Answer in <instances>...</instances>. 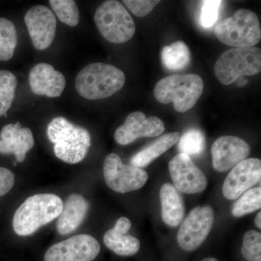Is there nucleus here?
<instances>
[{
	"mask_svg": "<svg viewBox=\"0 0 261 261\" xmlns=\"http://www.w3.org/2000/svg\"><path fill=\"white\" fill-rule=\"evenodd\" d=\"M63 200L53 194H38L28 197L15 211L13 230L19 236L33 234L39 228L59 217Z\"/></svg>",
	"mask_w": 261,
	"mask_h": 261,
	"instance_id": "nucleus-1",
	"label": "nucleus"
},
{
	"mask_svg": "<svg viewBox=\"0 0 261 261\" xmlns=\"http://www.w3.org/2000/svg\"><path fill=\"white\" fill-rule=\"evenodd\" d=\"M47 135L54 145L56 157L70 164L83 161L91 146L88 130L75 126L63 117L51 120L47 126Z\"/></svg>",
	"mask_w": 261,
	"mask_h": 261,
	"instance_id": "nucleus-2",
	"label": "nucleus"
},
{
	"mask_svg": "<svg viewBox=\"0 0 261 261\" xmlns=\"http://www.w3.org/2000/svg\"><path fill=\"white\" fill-rule=\"evenodd\" d=\"M124 73L114 65L94 63L80 70L75 79L77 92L85 99L95 100L111 97L123 88Z\"/></svg>",
	"mask_w": 261,
	"mask_h": 261,
	"instance_id": "nucleus-3",
	"label": "nucleus"
},
{
	"mask_svg": "<svg viewBox=\"0 0 261 261\" xmlns=\"http://www.w3.org/2000/svg\"><path fill=\"white\" fill-rule=\"evenodd\" d=\"M203 81L197 74H174L163 78L156 84L154 96L159 102H173L178 113L192 109L203 92Z\"/></svg>",
	"mask_w": 261,
	"mask_h": 261,
	"instance_id": "nucleus-4",
	"label": "nucleus"
},
{
	"mask_svg": "<svg viewBox=\"0 0 261 261\" xmlns=\"http://www.w3.org/2000/svg\"><path fill=\"white\" fill-rule=\"evenodd\" d=\"M220 42L233 48L254 47L260 42L261 29L255 13L240 9L232 17L223 19L215 28Z\"/></svg>",
	"mask_w": 261,
	"mask_h": 261,
	"instance_id": "nucleus-5",
	"label": "nucleus"
},
{
	"mask_svg": "<svg viewBox=\"0 0 261 261\" xmlns=\"http://www.w3.org/2000/svg\"><path fill=\"white\" fill-rule=\"evenodd\" d=\"M94 19L101 35L108 42L123 44L135 35L133 18L120 2H104L96 10Z\"/></svg>",
	"mask_w": 261,
	"mask_h": 261,
	"instance_id": "nucleus-6",
	"label": "nucleus"
},
{
	"mask_svg": "<svg viewBox=\"0 0 261 261\" xmlns=\"http://www.w3.org/2000/svg\"><path fill=\"white\" fill-rule=\"evenodd\" d=\"M215 74L224 85H229L244 75H253L261 70L260 48H232L224 51L215 65Z\"/></svg>",
	"mask_w": 261,
	"mask_h": 261,
	"instance_id": "nucleus-7",
	"label": "nucleus"
},
{
	"mask_svg": "<svg viewBox=\"0 0 261 261\" xmlns=\"http://www.w3.org/2000/svg\"><path fill=\"white\" fill-rule=\"evenodd\" d=\"M104 178L110 189L124 194L145 186L148 175L142 168L123 164L118 154L111 153L105 160Z\"/></svg>",
	"mask_w": 261,
	"mask_h": 261,
	"instance_id": "nucleus-8",
	"label": "nucleus"
},
{
	"mask_svg": "<svg viewBox=\"0 0 261 261\" xmlns=\"http://www.w3.org/2000/svg\"><path fill=\"white\" fill-rule=\"evenodd\" d=\"M214 222V211L210 205L195 207L183 221L177 233L178 245L187 252L197 250L205 242Z\"/></svg>",
	"mask_w": 261,
	"mask_h": 261,
	"instance_id": "nucleus-9",
	"label": "nucleus"
},
{
	"mask_svg": "<svg viewBox=\"0 0 261 261\" xmlns=\"http://www.w3.org/2000/svg\"><path fill=\"white\" fill-rule=\"evenodd\" d=\"M100 252L97 240L89 234H79L55 244L44 255V261H92Z\"/></svg>",
	"mask_w": 261,
	"mask_h": 261,
	"instance_id": "nucleus-10",
	"label": "nucleus"
},
{
	"mask_svg": "<svg viewBox=\"0 0 261 261\" xmlns=\"http://www.w3.org/2000/svg\"><path fill=\"white\" fill-rule=\"evenodd\" d=\"M168 167L175 188L178 191L187 194L200 193L207 186L205 175L187 154H176L170 161Z\"/></svg>",
	"mask_w": 261,
	"mask_h": 261,
	"instance_id": "nucleus-11",
	"label": "nucleus"
},
{
	"mask_svg": "<svg viewBox=\"0 0 261 261\" xmlns=\"http://www.w3.org/2000/svg\"><path fill=\"white\" fill-rule=\"evenodd\" d=\"M24 20L34 47L39 50L47 49L56 36L57 20L54 13L47 7L36 5L27 11Z\"/></svg>",
	"mask_w": 261,
	"mask_h": 261,
	"instance_id": "nucleus-12",
	"label": "nucleus"
},
{
	"mask_svg": "<svg viewBox=\"0 0 261 261\" xmlns=\"http://www.w3.org/2000/svg\"><path fill=\"white\" fill-rule=\"evenodd\" d=\"M164 130V123L159 118H147L143 113L137 111L127 116L124 123L117 128L114 137L119 145H127L141 137H158Z\"/></svg>",
	"mask_w": 261,
	"mask_h": 261,
	"instance_id": "nucleus-13",
	"label": "nucleus"
},
{
	"mask_svg": "<svg viewBox=\"0 0 261 261\" xmlns=\"http://www.w3.org/2000/svg\"><path fill=\"white\" fill-rule=\"evenodd\" d=\"M250 153V147L243 139L222 136L211 147L213 166L216 171L224 172L245 161Z\"/></svg>",
	"mask_w": 261,
	"mask_h": 261,
	"instance_id": "nucleus-14",
	"label": "nucleus"
},
{
	"mask_svg": "<svg viewBox=\"0 0 261 261\" xmlns=\"http://www.w3.org/2000/svg\"><path fill=\"white\" fill-rule=\"evenodd\" d=\"M260 160H245L233 167L226 176L223 185V195L228 200H236L260 181Z\"/></svg>",
	"mask_w": 261,
	"mask_h": 261,
	"instance_id": "nucleus-15",
	"label": "nucleus"
},
{
	"mask_svg": "<svg viewBox=\"0 0 261 261\" xmlns=\"http://www.w3.org/2000/svg\"><path fill=\"white\" fill-rule=\"evenodd\" d=\"M29 84L34 93L48 97H60L65 87V79L53 65L38 63L29 73Z\"/></svg>",
	"mask_w": 261,
	"mask_h": 261,
	"instance_id": "nucleus-16",
	"label": "nucleus"
},
{
	"mask_svg": "<svg viewBox=\"0 0 261 261\" xmlns=\"http://www.w3.org/2000/svg\"><path fill=\"white\" fill-rule=\"evenodd\" d=\"M34 145L32 130L23 128L20 122L5 125L0 132V153L13 154L18 163L25 161Z\"/></svg>",
	"mask_w": 261,
	"mask_h": 261,
	"instance_id": "nucleus-17",
	"label": "nucleus"
},
{
	"mask_svg": "<svg viewBox=\"0 0 261 261\" xmlns=\"http://www.w3.org/2000/svg\"><path fill=\"white\" fill-rule=\"evenodd\" d=\"M132 223L126 217L117 220L116 225L105 233V245L116 255L132 256L139 252L140 243L138 239L128 234Z\"/></svg>",
	"mask_w": 261,
	"mask_h": 261,
	"instance_id": "nucleus-18",
	"label": "nucleus"
},
{
	"mask_svg": "<svg viewBox=\"0 0 261 261\" xmlns=\"http://www.w3.org/2000/svg\"><path fill=\"white\" fill-rule=\"evenodd\" d=\"M89 202L80 194H73L67 199L58 217L57 230L61 235L73 232L83 222L89 210Z\"/></svg>",
	"mask_w": 261,
	"mask_h": 261,
	"instance_id": "nucleus-19",
	"label": "nucleus"
},
{
	"mask_svg": "<svg viewBox=\"0 0 261 261\" xmlns=\"http://www.w3.org/2000/svg\"><path fill=\"white\" fill-rule=\"evenodd\" d=\"M163 221L171 227L181 224L185 216V205L181 195L174 186L166 183L160 191Z\"/></svg>",
	"mask_w": 261,
	"mask_h": 261,
	"instance_id": "nucleus-20",
	"label": "nucleus"
},
{
	"mask_svg": "<svg viewBox=\"0 0 261 261\" xmlns=\"http://www.w3.org/2000/svg\"><path fill=\"white\" fill-rule=\"evenodd\" d=\"M179 137L178 132H172L161 136L152 144L135 154L130 160V165L137 168L146 167L154 160L176 145Z\"/></svg>",
	"mask_w": 261,
	"mask_h": 261,
	"instance_id": "nucleus-21",
	"label": "nucleus"
},
{
	"mask_svg": "<svg viewBox=\"0 0 261 261\" xmlns=\"http://www.w3.org/2000/svg\"><path fill=\"white\" fill-rule=\"evenodd\" d=\"M161 60L164 66L169 70H181L190 64V51L183 42H173L165 46L161 51Z\"/></svg>",
	"mask_w": 261,
	"mask_h": 261,
	"instance_id": "nucleus-22",
	"label": "nucleus"
},
{
	"mask_svg": "<svg viewBox=\"0 0 261 261\" xmlns=\"http://www.w3.org/2000/svg\"><path fill=\"white\" fill-rule=\"evenodd\" d=\"M18 43L15 24L10 20L0 18V61H8L14 55Z\"/></svg>",
	"mask_w": 261,
	"mask_h": 261,
	"instance_id": "nucleus-23",
	"label": "nucleus"
},
{
	"mask_svg": "<svg viewBox=\"0 0 261 261\" xmlns=\"http://www.w3.org/2000/svg\"><path fill=\"white\" fill-rule=\"evenodd\" d=\"M205 148V138L204 134L197 128H190L179 137L177 149L181 154L197 157L203 152Z\"/></svg>",
	"mask_w": 261,
	"mask_h": 261,
	"instance_id": "nucleus-24",
	"label": "nucleus"
},
{
	"mask_svg": "<svg viewBox=\"0 0 261 261\" xmlns=\"http://www.w3.org/2000/svg\"><path fill=\"white\" fill-rule=\"evenodd\" d=\"M16 77L8 70H0V117L5 116L15 99Z\"/></svg>",
	"mask_w": 261,
	"mask_h": 261,
	"instance_id": "nucleus-25",
	"label": "nucleus"
},
{
	"mask_svg": "<svg viewBox=\"0 0 261 261\" xmlns=\"http://www.w3.org/2000/svg\"><path fill=\"white\" fill-rule=\"evenodd\" d=\"M261 207V188L255 187L244 192L232 207V215L239 218L245 215L250 214Z\"/></svg>",
	"mask_w": 261,
	"mask_h": 261,
	"instance_id": "nucleus-26",
	"label": "nucleus"
},
{
	"mask_svg": "<svg viewBox=\"0 0 261 261\" xmlns=\"http://www.w3.org/2000/svg\"><path fill=\"white\" fill-rule=\"evenodd\" d=\"M51 9L62 23L69 27H76L80 22V11L73 0H50Z\"/></svg>",
	"mask_w": 261,
	"mask_h": 261,
	"instance_id": "nucleus-27",
	"label": "nucleus"
},
{
	"mask_svg": "<svg viewBox=\"0 0 261 261\" xmlns=\"http://www.w3.org/2000/svg\"><path fill=\"white\" fill-rule=\"evenodd\" d=\"M241 252L247 261H261V233L250 230L244 235Z\"/></svg>",
	"mask_w": 261,
	"mask_h": 261,
	"instance_id": "nucleus-28",
	"label": "nucleus"
},
{
	"mask_svg": "<svg viewBox=\"0 0 261 261\" xmlns=\"http://www.w3.org/2000/svg\"><path fill=\"white\" fill-rule=\"evenodd\" d=\"M221 3L222 2L218 0L202 2L200 18V25L202 28H211L217 21Z\"/></svg>",
	"mask_w": 261,
	"mask_h": 261,
	"instance_id": "nucleus-29",
	"label": "nucleus"
},
{
	"mask_svg": "<svg viewBox=\"0 0 261 261\" xmlns=\"http://www.w3.org/2000/svg\"><path fill=\"white\" fill-rule=\"evenodd\" d=\"M127 8L136 16L145 17L150 13L160 1L157 0H124L123 1Z\"/></svg>",
	"mask_w": 261,
	"mask_h": 261,
	"instance_id": "nucleus-30",
	"label": "nucleus"
},
{
	"mask_svg": "<svg viewBox=\"0 0 261 261\" xmlns=\"http://www.w3.org/2000/svg\"><path fill=\"white\" fill-rule=\"evenodd\" d=\"M14 183L13 172L8 168L0 167V197L8 194L14 186Z\"/></svg>",
	"mask_w": 261,
	"mask_h": 261,
	"instance_id": "nucleus-31",
	"label": "nucleus"
},
{
	"mask_svg": "<svg viewBox=\"0 0 261 261\" xmlns=\"http://www.w3.org/2000/svg\"><path fill=\"white\" fill-rule=\"evenodd\" d=\"M255 225L259 229L261 228V212H258L255 219Z\"/></svg>",
	"mask_w": 261,
	"mask_h": 261,
	"instance_id": "nucleus-32",
	"label": "nucleus"
},
{
	"mask_svg": "<svg viewBox=\"0 0 261 261\" xmlns=\"http://www.w3.org/2000/svg\"><path fill=\"white\" fill-rule=\"evenodd\" d=\"M238 85L239 87H243V86L246 85L247 83V80H245L244 77H240L238 80Z\"/></svg>",
	"mask_w": 261,
	"mask_h": 261,
	"instance_id": "nucleus-33",
	"label": "nucleus"
},
{
	"mask_svg": "<svg viewBox=\"0 0 261 261\" xmlns=\"http://www.w3.org/2000/svg\"><path fill=\"white\" fill-rule=\"evenodd\" d=\"M201 261H219L218 259L215 258V257H206Z\"/></svg>",
	"mask_w": 261,
	"mask_h": 261,
	"instance_id": "nucleus-34",
	"label": "nucleus"
}]
</instances>
